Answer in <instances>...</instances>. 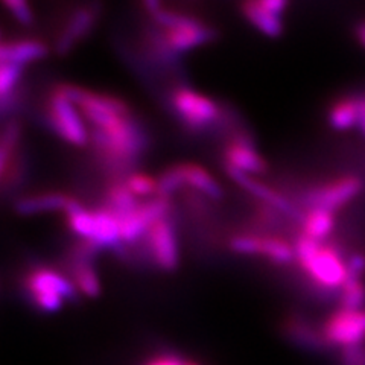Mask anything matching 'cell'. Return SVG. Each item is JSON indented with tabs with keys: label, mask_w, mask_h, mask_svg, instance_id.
<instances>
[{
	"label": "cell",
	"mask_w": 365,
	"mask_h": 365,
	"mask_svg": "<svg viewBox=\"0 0 365 365\" xmlns=\"http://www.w3.org/2000/svg\"><path fill=\"white\" fill-rule=\"evenodd\" d=\"M5 8L9 11L20 25L29 26L34 23V13L28 0H2Z\"/></svg>",
	"instance_id": "4316f807"
},
{
	"label": "cell",
	"mask_w": 365,
	"mask_h": 365,
	"mask_svg": "<svg viewBox=\"0 0 365 365\" xmlns=\"http://www.w3.org/2000/svg\"><path fill=\"white\" fill-rule=\"evenodd\" d=\"M142 4H143V6H145V9H146V13L150 14L151 17H153L154 14H157L158 11L163 9L162 0H142Z\"/></svg>",
	"instance_id": "1f68e13d"
},
{
	"label": "cell",
	"mask_w": 365,
	"mask_h": 365,
	"mask_svg": "<svg viewBox=\"0 0 365 365\" xmlns=\"http://www.w3.org/2000/svg\"><path fill=\"white\" fill-rule=\"evenodd\" d=\"M224 165L232 166L248 175H262L267 173L268 163L255 145L253 137L245 133H236L227 142L224 151Z\"/></svg>",
	"instance_id": "7c38bea8"
},
{
	"label": "cell",
	"mask_w": 365,
	"mask_h": 365,
	"mask_svg": "<svg viewBox=\"0 0 365 365\" xmlns=\"http://www.w3.org/2000/svg\"><path fill=\"white\" fill-rule=\"evenodd\" d=\"M339 365H365V342L339 349Z\"/></svg>",
	"instance_id": "83f0119b"
},
{
	"label": "cell",
	"mask_w": 365,
	"mask_h": 365,
	"mask_svg": "<svg viewBox=\"0 0 365 365\" xmlns=\"http://www.w3.org/2000/svg\"><path fill=\"white\" fill-rule=\"evenodd\" d=\"M241 13L259 32L269 38H279L283 34L282 17L269 13L257 0H242Z\"/></svg>",
	"instance_id": "ffe728a7"
},
{
	"label": "cell",
	"mask_w": 365,
	"mask_h": 365,
	"mask_svg": "<svg viewBox=\"0 0 365 365\" xmlns=\"http://www.w3.org/2000/svg\"><path fill=\"white\" fill-rule=\"evenodd\" d=\"M125 185L137 198L153 200L158 197V181L157 178L143 173H130L125 177Z\"/></svg>",
	"instance_id": "d4e9b609"
},
{
	"label": "cell",
	"mask_w": 365,
	"mask_h": 365,
	"mask_svg": "<svg viewBox=\"0 0 365 365\" xmlns=\"http://www.w3.org/2000/svg\"><path fill=\"white\" fill-rule=\"evenodd\" d=\"M185 187L209 200L222 198V187L207 169L197 163H178Z\"/></svg>",
	"instance_id": "e0dca14e"
},
{
	"label": "cell",
	"mask_w": 365,
	"mask_h": 365,
	"mask_svg": "<svg viewBox=\"0 0 365 365\" xmlns=\"http://www.w3.org/2000/svg\"><path fill=\"white\" fill-rule=\"evenodd\" d=\"M282 330L284 336L300 349L315 353L334 350V347L324 338L323 330L317 329V326L312 324L309 319L299 314H291L284 318L282 323Z\"/></svg>",
	"instance_id": "5bb4252c"
},
{
	"label": "cell",
	"mask_w": 365,
	"mask_h": 365,
	"mask_svg": "<svg viewBox=\"0 0 365 365\" xmlns=\"http://www.w3.org/2000/svg\"><path fill=\"white\" fill-rule=\"evenodd\" d=\"M90 143L110 170L123 174L146 151L148 135L142 123L130 114L108 128H91Z\"/></svg>",
	"instance_id": "7a4b0ae2"
},
{
	"label": "cell",
	"mask_w": 365,
	"mask_h": 365,
	"mask_svg": "<svg viewBox=\"0 0 365 365\" xmlns=\"http://www.w3.org/2000/svg\"><path fill=\"white\" fill-rule=\"evenodd\" d=\"M228 247L236 255L260 256L274 265H289L295 260L294 244L280 236L265 235H235L228 241Z\"/></svg>",
	"instance_id": "8992f818"
},
{
	"label": "cell",
	"mask_w": 365,
	"mask_h": 365,
	"mask_svg": "<svg viewBox=\"0 0 365 365\" xmlns=\"http://www.w3.org/2000/svg\"><path fill=\"white\" fill-rule=\"evenodd\" d=\"M295 260L312 289L324 300L339 299V291L347 280L346 256L338 245L315 241L300 233L294 241Z\"/></svg>",
	"instance_id": "6da1fadb"
},
{
	"label": "cell",
	"mask_w": 365,
	"mask_h": 365,
	"mask_svg": "<svg viewBox=\"0 0 365 365\" xmlns=\"http://www.w3.org/2000/svg\"><path fill=\"white\" fill-rule=\"evenodd\" d=\"M140 202L142 201L125 185V181H113L108 185L106 192V207L119 220L133 213Z\"/></svg>",
	"instance_id": "44dd1931"
},
{
	"label": "cell",
	"mask_w": 365,
	"mask_h": 365,
	"mask_svg": "<svg viewBox=\"0 0 365 365\" xmlns=\"http://www.w3.org/2000/svg\"><path fill=\"white\" fill-rule=\"evenodd\" d=\"M358 128L365 135V98H362V116H361V122H359Z\"/></svg>",
	"instance_id": "836d02e7"
},
{
	"label": "cell",
	"mask_w": 365,
	"mask_h": 365,
	"mask_svg": "<svg viewBox=\"0 0 365 365\" xmlns=\"http://www.w3.org/2000/svg\"><path fill=\"white\" fill-rule=\"evenodd\" d=\"M347 265V279H361L365 274V255L364 253H351L346 259Z\"/></svg>",
	"instance_id": "f546056e"
},
{
	"label": "cell",
	"mask_w": 365,
	"mask_h": 365,
	"mask_svg": "<svg viewBox=\"0 0 365 365\" xmlns=\"http://www.w3.org/2000/svg\"><path fill=\"white\" fill-rule=\"evenodd\" d=\"M355 37L359 41V44L365 49V20L361 21L359 25H356L355 28Z\"/></svg>",
	"instance_id": "d6a6232c"
},
{
	"label": "cell",
	"mask_w": 365,
	"mask_h": 365,
	"mask_svg": "<svg viewBox=\"0 0 365 365\" xmlns=\"http://www.w3.org/2000/svg\"><path fill=\"white\" fill-rule=\"evenodd\" d=\"M257 2L265 9H268L269 13L282 17L284 9H287V6L289 4V0H257Z\"/></svg>",
	"instance_id": "4dcf8cb0"
},
{
	"label": "cell",
	"mask_w": 365,
	"mask_h": 365,
	"mask_svg": "<svg viewBox=\"0 0 365 365\" xmlns=\"http://www.w3.org/2000/svg\"><path fill=\"white\" fill-rule=\"evenodd\" d=\"M323 335L334 349H344L365 342V311L336 309L322 326Z\"/></svg>",
	"instance_id": "30bf717a"
},
{
	"label": "cell",
	"mask_w": 365,
	"mask_h": 365,
	"mask_svg": "<svg viewBox=\"0 0 365 365\" xmlns=\"http://www.w3.org/2000/svg\"><path fill=\"white\" fill-rule=\"evenodd\" d=\"M23 284L31 302L46 314L60 311L66 302H78L79 292L72 280L51 268H32L26 272Z\"/></svg>",
	"instance_id": "3957f363"
},
{
	"label": "cell",
	"mask_w": 365,
	"mask_h": 365,
	"mask_svg": "<svg viewBox=\"0 0 365 365\" xmlns=\"http://www.w3.org/2000/svg\"><path fill=\"white\" fill-rule=\"evenodd\" d=\"M67 277L72 280L76 291L88 299H96L101 294V280L93 267V260L67 256Z\"/></svg>",
	"instance_id": "ac0fdd59"
},
{
	"label": "cell",
	"mask_w": 365,
	"mask_h": 365,
	"mask_svg": "<svg viewBox=\"0 0 365 365\" xmlns=\"http://www.w3.org/2000/svg\"><path fill=\"white\" fill-rule=\"evenodd\" d=\"M157 181H158V197H163L168 200H170V197H174L175 193H178L182 187H185V182H182L178 165H173L170 168L165 169L157 178Z\"/></svg>",
	"instance_id": "484cf974"
},
{
	"label": "cell",
	"mask_w": 365,
	"mask_h": 365,
	"mask_svg": "<svg viewBox=\"0 0 365 365\" xmlns=\"http://www.w3.org/2000/svg\"><path fill=\"white\" fill-rule=\"evenodd\" d=\"M49 55L48 44L36 38L4 40L0 48L2 63H11L20 67L44 60Z\"/></svg>",
	"instance_id": "2e32d148"
},
{
	"label": "cell",
	"mask_w": 365,
	"mask_h": 365,
	"mask_svg": "<svg viewBox=\"0 0 365 365\" xmlns=\"http://www.w3.org/2000/svg\"><path fill=\"white\" fill-rule=\"evenodd\" d=\"M46 118L51 130L68 145L83 148L90 143V131L81 111L56 87L52 88L48 98Z\"/></svg>",
	"instance_id": "277c9868"
},
{
	"label": "cell",
	"mask_w": 365,
	"mask_h": 365,
	"mask_svg": "<svg viewBox=\"0 0 365 365\" xmlns=\"http://www.w3.org/2000/svg\"><path fill=\"white\" fill-rule=\"evenodd\" d=\"M99 17L98 5H81L75 8L66 20L58 37L55 38L53 51L58 56L71 53L75 46L81 43L95 29Z\"/></svg>",
	"instance_id": "8fae6325"
},
{
	"label": "cell",
	"mask_w": 365,
	"mask_h": 365,
	"mask_svg": "<svg viewBox=\"0 0 365 365\" xmlns=\"http://www.w3.org/2000/svg\"><path fill=\"white\" fill-rule=\"evenodd\" d=\"M362 189L364 182L359 177L344 175L307 189L303 195V202L306 209H326L335 213L355 200Z\"/></svg>",
	"instance_id": "52a82bcc"
},
{
	"label": "cell",
	"mask_w": 365,
	"mask_h": 365,
	"mask_svg": "<svg viewBox=\"0 0 365 365\" xmlns=\"http://www.w3.org/2000/svg\"><path fill=\"white\" fill-rule=\"evenodd\" d=\"M169 99L177 119L190 131H204L221 119L220 106L193 88L175 87Z\"/></svg>",
	"instance_id": "5b68a950"
},
{
	"label": "cell",
	"mask_w": 365,
	"mask_h": 365,
	"mask_svg": "<svg viewBox=\"0 0 365 365\" xmlns=\"http://www.w3.org/2000/svg\"><path fill=\"white\" fill-rule=\"evenodd\" d=\"M300 224L303 235L324 242L335 227V213L326 209H306Z\"/></svg>",
	"instance_id": "7402d4cb"
},
{
	"label": "cell",
	"mask_w": 365,
	"mask_h": 365,
	"mask_svg": "<svg viewBox=\"0 0 365 365\" xmlns=\"http://www.w3.org/2000/svg\"><path fill=\"white\" fill-rule=\"evenodd\" d=\"M224 169L227 175L230 177L237 186H241L244 190H247L251 195L256 197L262 204H267L269 207L276 209L279 213L289 216V218L295 220V221H302L303 218V212L300 210V207H295V205L284 197L282 195L280 192H277L276 189H272L271 186L265 185V182L259 181L256 177L248 175L241 173L232 166L224 165Z\"/></svg>",
	"instance_id": "4fadbf2b"
},
{
	"label": "cell",
	"mask_w": 365,
	"mask_h": 365,
	"mask_svg": "<svg viewBox=\"0 0 365 365\" xmlns=\"http://www.w3.org/2000/svg\"><path fill=\"white\" fill-rule=\"evenodd\" d=\"M216 37H218V32L201 20L192 26L163 29L154 40L153 48L165 58H169V56L173 58L181 52H187L207 44Z\"/></svg>",
	"instance_id": "9c48e42d"
},
{
	"label": "cell",
	"mask_w": 365,
	"mask_h": 365,
	"mask_svg": "<svg viewBox=\"0 0 365 365\" xmlns=\"http://www.w3.org/2000/svg\"><path fill=\"white\" fill-rule=\"evenodd\" d=\"M142 365H190V358L178 355V353H157Z\"/></svg>",
	"instance_id": "f1b7e54d"
},
{
	"label": "cell",
	"mask_w": 365,
	"mask_h": 365,
	"mask_svg": "<svg viewBox=\"0 0 365 365\" xmlns=\"http://www.w3.org/2000/svg\"><path fill=\"white\" fill-rule=\"evenodd\" d=\"M81 204L73 197H68L63 192H43L36 195L21 197L14 202V210L20 216L41 215L48 212H72Z\"/></svg>",
	"instance_id": "9a60e30c"
},
{
	"label": "cell",
	"mask_w": 365,
	"mask_h": 365,
	"mask_svg": "<svg viewBox=\"0 0 365 365\" xmlns=\"http://www.w3.org/2000/svg\"><path fill=\"white\" fill-rule=\"evenodd\" d=\"M365 304V284L361 279H347L339 291L338 309L347 312L362 311Z\"/></svg>",
	"instance_id": "cb8c5ba5"
},
{
	"label": "cell",
	"mask_w": 365,
	"mask_h": 365,
	"mask_svg": "<svg viewBox=\"0 0 365 365\" xmlns=\"http://www.w3.org/2000/svg\"><path fill=\"white\" fill-rule=\"evenodd\" d=\"M21 139V123L16 119H11L4 125L2 142H0V175L16 165L20 160L19 146Z\"/></svg>",
	"instance_id": "603a6c76"
},
{
	"label": "cell",
	"mask_w": 365,
	"mask_h": 365,
	"mask_svg": "<svg viewBox=\"0 0 365 365\" xmlns=\"http://www.w3.org/2000/svg\"><path fill=\"white\" fill-rule=\"evenodd\" d=\"M362 116V98H341L329 108L327 120L335 131H347L359 127Z\"/></svg>",
	"instance_id": "d6986e66"
},
{
	"label": "cell",
	"mask_w": 365,
	"mask_h": 365,
	"mask_svg": "<svg viewBox=\"0 0 365 365\" xmlns=\"http://www.w3.org/2000/svg\"><path fill=\"white\" fill-rule=\"evenodd\" d=\"M146 256L153 264L165 272H173L180 265V248L175 225L169 216L158 220L148 230L146 236Z\"/></svg>",
	"instance_id": "ba28073f"
}]
</instances>
